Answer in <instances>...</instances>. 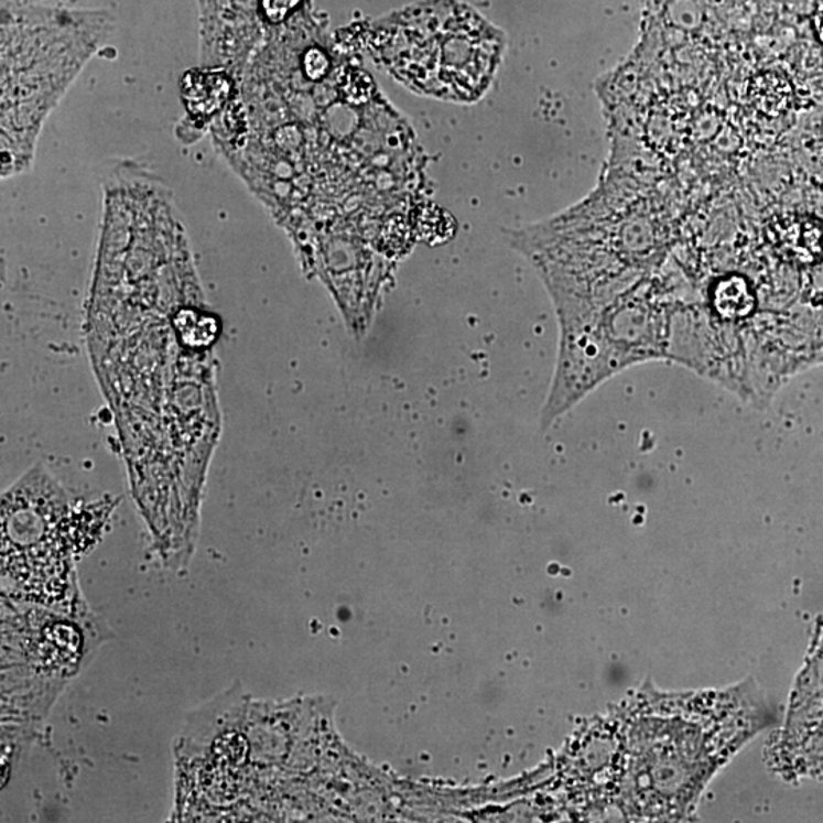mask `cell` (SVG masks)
Returning a JSON list of instances; mask_svg holds the SVG:
<instances>
[{
	"label": "cell",
	"instance_id": "obj_1",
	"mask_svg": "<svg viewBox=\"0 0 823 823\" xmlns=\"http://www.w3.org/2000/svg\"><path fill=\"white\" fill-rule=\"evenodd\" d=\"M113 507L74 500L45 468L28 472L2 497V596L59 611L87 606L75 564Z\"/></svg>",
	"mask_w": 823,
	"mask_h": 823
},
{
	"label": "cell",
	"instance_id": "obj_2",
	"mask_svg": "<svg viewBox=\"0 0 823 823\" xmlns=\"http://www.w3.org/2000/svg\"><path fill=\"white\" fill-rule=\"evenodd\" d=\"M89 607L59 611L2 596V767L106 642Z\"/></svg>",
	"mask_w": 823,
	"mask_h": 823
},
{
	"label": "cell",
	"instance_id": "obj_3",
	"mask_svg": "<svg viewBox=\"0 0 823 823\" xmlns=\"http://www.w3.org/2000/svg\"><path fill=\"white\" fill-rule=\"evenodd\" d=\"M377 51L389 73L412 90L473 101L490 86L502 40L468 8L440 0L386 23Z\"/></svg>",
	"mask_w": 823,
	"mask_h": 823
},
{
	"label": "cell",
	"instance_id": "obj_4",
	"mask_svg": "<svg viewBox=\"0 0 823 823\" xmlns=\"http://www.w3.org/2000/svg\"><path fill=\"white\" fill-rule=\"evenodd\" d=\"M3 33L2 176L33 162L40 130L101 42L91 30L59 25Z\"/></svg>",
	"mask_w": 823,
	"mask_h": 823
},
{
	"label": "cell",
	"instance_id": "obj_5",
	"mask_svg": "<svg viewBox=\"0 0 823 823\" xmlns=\"http://www.w3.org/2000/svg\"><path fill=\"white\" fill-rule=\"evenodd\" d=\"M801 682L782 746L804 767L823 761V647Z\"/></svg>",
	"mask_w": 823,
	"mask_h": 823
},
{
	"label": "cell",
	"instance_id": "obj_6",
	"mask_svg": "<svg viewBox=\"0 0 823 823\" xmlns=\"http://www.w3.org/2000/svg\"><path fill=\"white\" fill-rule=\"evenodd\" d=\"M713 302L719 316L734 320V317H743L751 312L755 296L749 284L741 277H727L715 284Z\"/></svg>",
	"mask_w": 823,
	"mask_h": 823
},
{
	"label": "cell",
	"instance_id": "obj_7",
	"mask_svg": "<svg viewBox=\"0 0 823 823\" xmlns=\"http://www.w3.org/2000/svg\"><path fill=\"white\" fill-rule=\"evenodd\" d=\"M300 0H262V11L270 22H281Z\"/></svg>",
	"mask_w": 823,
	"mask_h": 823
}]
</instances>
